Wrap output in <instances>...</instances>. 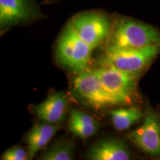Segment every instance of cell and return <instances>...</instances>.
<instances>
[{
    "label": "cell",
    "instance_id": "cell-13",
    "mask_svg": "<svg viewBox=\"0 0 160 160\" xmlns=\"http://www.w3.org/2000/svg\"><path fill=\"white\" fill-rule=\"evenodd\" d=\"M110 115L115 129L123 131L139 121L143 114L137 108L131 107L113 109L110 111Z\"/></svg>",
    "mask_w": 160,
    "mask_h": 160
},
{
    "label": "cell",
    "instance_id": "cell-4",
    "mask_svg": "<svg viewBox=\"0 0 160 160\" xmlns=\"http://www.w3.org/2000/svg\"><path fill=\"white\" fill-rule=\"evenodd\" d=\"M70 22L77 34L93 49L109 39L113 25L108 16L97 11L78 13Z\"/></svg>",
    "mask_w": 160,
    "mask_h": 160
},
{
    "label": "cell",
    "instance_id": "cell-3",
    "mask_svg": "<svg viewBox=\"0 0 160 160\" xmlns=\"http://www.w3.org/2000/svg\"><path fill=\"white\" fill-rule=\"evenodd\" d=\"M93 50L77 34L69 21L57 41V52L60 62L79 73L87 70Z\"/></svg>",
    "mask_w": 160,
    "mask_h": 160
},
{
    "label": "cell",
    "instance_id": "cell-8",
    "mask_svg": "<svg viewBox=\"0 0 160 160\" xmlns=\"http://www.w3.org/2000/svg\"><path fill=\"white\" fill-rule=\"evenodd\" d=\"M128 137L144 152L160 157V122L157 114L148 113L142 125L131 132Z\"/></svg>",
    "mask_w": 160,
    "mask_h": 160
},
{
    "label": "cell",
    "instance_id": "cell-11",
    "mask_svg": "<svg viewBox=\"0 0 160 160\" xmlns=\"http://www.w3.org/2000/svg\"><path fill=\"white\" fill-rule=\"evenodd\" d=\"M57 130V125L46 122L36 124L32 128L26 138L29 159H33L38 152L48 145Z\"/></svg>",
    "mask_w": 160,
    "mask_h": 160
},
{
    "label": "cell",
    "instance_id": "cell-7",
    "mask_svg": "<svg viewBox=\"0 0 160 160\" xmlns=\"http://www.w3.org/2000/svg\"><path fill=\"white\" fill-rule=\"evenodd\" d=\"M42 16L35 0H0L2 31L38 19Z\"/></svg>",
    "mask_w": 160,
    "mask_h": 160
},
{
    "label": "cell",
    "instance_id": "cell-9",
    "mask_svg": "<svg viewBox=\"0 0 160 160\" xmlns=\"http://www.w3.org/2000/svg\"><path fill=\"white\" fill-rule=\"evenodd\" d=\"M68 99L63 92L53 93L45 101L37 105L34 111L37 117L43 122L59 123L65 117Z\"/></svg>",
    "mask_w": 160,
    "mask_h": 160
},
{
    "label": "cell",
    "instance_id": "cell-2",
    "mask_svg": "<svg viewBox=\"0 0 160 160\" xmlns=\"http://www.w3.org/2000/svg\"><path fill=\"white\" fill-rule=\"evenodd\" d=\"M149 45H160L157 28L130 18H121L113 24L108 46L138 48Z\"/></svg>",
    "mask_w": 160,
    "mask_h": 160
},
{
    "label": "cell",
    "instance_id": "cell-14",
    "mask_svg": "<svg viewBox=\"0 0 160 160\" xmlns=\"http://www.w3.org/2000/svg\"><path fill=\"white\" fill-rule=\"evenodd\" d=\"M74 146L69 140L62 139L47 149L40 156L42 160H71L74 159Z\"/></svg>",
    "mask_w": 160,
    "mask_h": 160
},
{
    "label": "cell",
    "instance_id": "cell-16",
    "mask_svg": "<svg viewBox=\"0 0 160 160\" xmlns=\"http://www.w3.org/2000/svg\"><path fill=\"white\" fill-rule=\"evenodd\" d=\"M45 1H46V2H51V1H52V0H45Z\"/></svg>",
    "mask_w": 160,
    "mask_h": 160
},
{
    "label": "cell",
    "instance_id": "cell-5",
    "mask_svg": "<svg viewBox=\"0 0 160 160\" xmlns=\"http://www.w3.org/2000/svg\"><path fill=\"white\" fill-rule=\"evenodd\" d=\"M74 93L82 101L95 109L120 105L104 87L93 70H85L73 79Z\"/></svg>",
    "mask_w": 160,
    "mask_h": 160
},
{
    "label": "cell",
    "instance_id": "cell-12",
    "mask_svg": "<svg viewBox=\"0 0 160 160\" xmlns=\"http://www.w3.org/2000/svg\"><path fill=\"white\" fill-rule=\"evenodd\" d=\"M68 128L74 135L82 139H88L97 133L99 124L88 113L74 109L70 113Z\"/></svg>",
    "mask_w": 160,
    "mask_h": 160
},
{
    "label": "cell",
    "instance_id": "cell-15",
    "mask_svg": "<svg viewBox=\"0 0 160 160\" xmlns=\"http://www.w3.org/2000/svg\"><path fill=\"white\" fill-rule=\"evenodd\" d=\"M3 160H26L29 159L28 152L22 148L14 146L8 149L2 156Z\"/></svg>",
    "mask_w": 160,
    "mask_h": 160
},
{
    "label": "cell",
    "instance_id": "cell-1",
    "mask_svg": "<svg viewBox=\"0 0 160 160\" xmlns=\"http://www.w3.org/2000/svg\"><path fill=\"white\" fill-rule=\"evenodd\" d=\"M159 51L160 45H149L138 48L108 46L97 64L138 77L157 57Z\"/></svg>",
    "mask_w": 160,
    "mask_h": 160
},
{
    "label": "cell",
    "instance_id": "cell-6",
    "mask_svg": "<svg viewBox=\"0 0 160 160\" xmlns=\"http://www.w3.org/2000/svg\"><path fill=\"white\" fill-rule=\"evenodd\" d=\"M94 71L104 87L120 105L131 104L137 98V76L105 66H99Z\"/></svg>",
    "mask_w": 160,
    "mask_h": 160
},
{
    "label": "cell",
    "instance_id": "cell-10",
    "mask_svg": "<svg viewBox=\"0 0 160 160\" xmlns=\"http://www.w3.org/2000/svg\"><path fill=\"white\" fill-rule=\"evenodd\" d=\"M92 160H128L130 153L125 144L117 139H107L98 142L88 152Z\"/></svg>",
    "mask_w": 160,
    "mask_h": 160
}]
</instances>
